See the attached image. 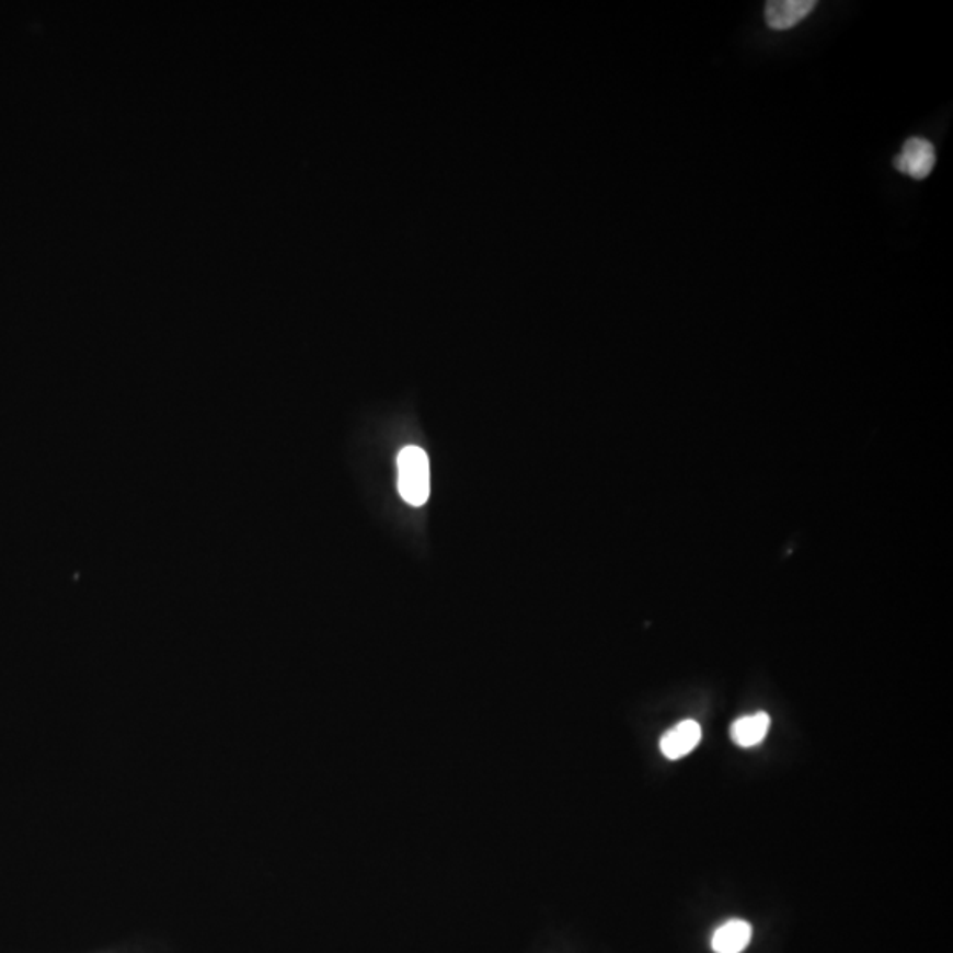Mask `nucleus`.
<instances>
[{"instance_id": "4", "label": "nucleus", "mask_w": 953, "mask_h": 953, "mask_svg": "<svg viewBox=\"0 0 953 953\" xmlns=\"http://www.w3.org/2000/svg\"><path fill=\"white\" fill-rule=\"evenodd\" d=\"M701 735V726L692 719L678 722L677 726L664 733L661 738V753L671 761L684 758L698 747Z\"/></svg>"}, {"instance_id": "2", "label": "nucleus", "mask_w": 953, "mask_h": 953, "mask_svg": "<svg viewBox=\"0 0 953 953\" xmlns=\"http://www.w3.org/2000/svg\"><path fill=\"white\" fill-rule=\"evenodd\" d=\"M895 169L911 179H927L935 167V150L931 141L926 138H909L900 150V154L894 159Z\"/></svg>"}, {"instance_id": "1", "label": "nucleus", "mask_w": 953, "mask_h": 953, "mask_svg": "<svg viewBox=\"0 0 953 953\" xmlns=\"http://www.w3.org/2000/svg\"><path fill=\"white\" fill-rule=\"evenodd\" d=\"M398 487L406 504L421 507L429 498V459L421 447L410 445L398 456Z\"/></svg>"}, {"instance_id": "5", "label": "nucleus", "mask_w": 953, "mask_h": 953, "mask_svg": "<svg viewBox=\"0 0 953 953\" xmlns=\"http://www.w3.org/2000/svg\"><path fill=\"white\" fill-rule=\"evenodd\" d=\"M753 940V927L749 921L727 920L717 931L713 932L712 950L715 953H742Z\"/></svg>"}, {"instance_id": "6", "label": "nucleus", "mask_w": 953, "mask_h": 953, "mask_svg": "<svg viewBox=\"0 0 953 953\" xmlns=\"http://www.w3.org/2000/svg\"><path fill=\"white\" fill-rule=\"evenodd\" d=\"M768 730H770V717L768 713L759 712L754 715H745L733 722L731 726V740L735 742L738 747L749 749L756 747L767 738Z\"/></svg>"}, {"instance_id": "3", "label": "nucleus", "mask_w": 953, "mask_h": 953, "mask_svg": "<svg viewBox=\"0 0 953 953\" xmlns=\"http://www.w3.org/2000/svg\"><path fill=\"white\" fill-rule=\"evenodd\" d=\"M816 8L814 0H772L768 2L765 16L768 27L773 31H788L807 19Z\"/></svg>"}]
</instances>
